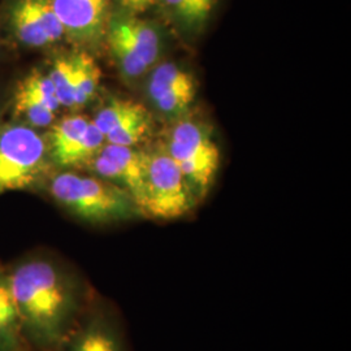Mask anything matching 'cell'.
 <instances>
[{
  "mask_svg": "<svg viewBox=\"0 0 351 351\" xmlns=\"http://www.w3.org/2000/svg\"><path fill=\"white\" fill-rule=\"evenodd\" d=\"M5 269L29 345L56 350L98 290L73 264L50 254L27 255Z\"/></svg>",
  "mask_w": 351,
  "mask_h": 351,
  "instance_id": "1",
  "label": "cell"
},
{
  "mask_svg": "<svg viewBox=\"0 0 351 351\" xmlns=\"http://www.w3.org/2000/svg\"><path fill=\"white\" fill-rule=\"evenodd\" d=\"M47 193L62 210L88 226H119L143 219L126 190L98 176L58 173L49 178Z\"/></svg>",
  "mask_w": 351,
  "mask_h": 351,
  "instance_id": "2",
  "label": "cell"
},
{
  "mask_svg": "<svg viewBox=\"0 0 351 351\" xmlns=\"http://www.w3.org/2000/svg\"><path fill=\"white\" fill-rule=\"evenodd\" d=\"M198 204L199 201L165 146L146 152L145 197L141 204L143 219L178 220L193 213Z\"/></svg>",
  "mask_w": 351,
  "mask_h": 351,
  "instance_id": "3",
  "label": "cell"
},
{
  "mask_svg": "<svg viewBox=\"0 0 351 351\" xmlns=\"http://www.w3.org/2000/svg\"><path fill=\"white\" fill-rule=\"evenodd\" d=\"M165 149L201 203L213 188L220 167V150L211 130L201 121L182 119L172 128Z\"/></svg>",
  "mask_w": 351,
  "mask_h": 351,
  "instance_id": "4",
  "label": "cell"
},
{
  "mask_svg": "<svg viewBox=\"0 0 351 351\" xmlns=\"http://www.w3.org/2000/svg\"><path fill=\"white\" fill-rule=\"evenodd\" d=\"M47 172L46 141L33 128H0V195L36 188Z\"/></svg>",
  "mask_w": 351,
  "mask_h": 351,
  "instance_id": "5",
  "label": "cell"
},
{
  "mask_svg": "<svg viewBox=\"0 0 351 351\" xmlns=\"http://www.w3.org/2000/svg\"><path fill=\"white\" fill-rule=\"evenodd\" d=\"M55 351H132L125 322L116 303L97 291Z\"/></svg>",
  "mask_w": 351,
  "mask_h": 351,
  "instance_id": "6",
  "label": "cell"
},
{
  "mask_svg": "<svg viewBox=\"0 0 351 351\" xmlns=\"http://www.w3.org/2000/svg\"><path fill=\"white\" fill-rule=\"evenodd\" d=\"M94 175L126 190L141 210L145 197L146 152L134 147L104 143L99 154L88 163Z\"/></svg>",
  "mask_w": 351,
  "mask_h": 351,
  "instance_id": "7",
  "label": "cell"
},
{
  "mask_svg": "<svg viewBox=\"0 0 351 351\" xmlns=\"http://www.w3.org/2000/svg\"><path fill=\"white\" fill-rule=\"evenodd\" d=\"M64 34L80 45H95L106 33L107 0H50Z\"/></svg>",
  "mask_w": 351,
  "mask_h": 351,
  "instance_id": "8",
  "label": "cell"
},
{
  "mask_svg": "<svg viewBox=\"0 0 351 351\" xmlns=\"http://www.w3.org/2000/svg\"><path fill=\"white\" fill-rule=\"evenodd\" d=\"M0 351H34L29 345L12 291L5 265L0 263Z\"/></svg>",
  "mask_w": 351,
  "mask_h": 351,
  "instance_id": "9",
  "label": "cell"
},
{
  "mask_svg": "<svg viewBox=\"0 0 351 351\" xmlns=\"http://www.w3.org/2000/svg\"><path fill=\"white\" fill-rule=\"evenodd\" d=\"M112 21L134 46L142 62L149 68L155 65L163 51V38L159 29L150 21L141 20L130 14L116 16Z\"/></svg>",
  "mask_w": 351,
  "mask_h": 351,
  "instance_id": "10",
  "label": "cell"
},
{
  "mask_svg": "<svg viewBox=\"0 0 351 351\" xmlns=\"http://www.w3.org/2000/svg\"><path fill=\"white\" fill-rule=\"evenodd\" d=\"M90 120L82 114H69L51 128L50 151L55 163L62 167L66 155L84 137Z\"/></svg>",
  "mask_w": 351,
  "mask_h": 351,
  "instance_id": "11",
  "label": "cell"
},
{
  "mask_svg": "<svg viewBox=\"0 0 351 351\" xmlns=\"http://www.w3.org/2000/svg\"><path fill=\"white\" fill-rule=\"evenodd\" d=\"M107 39L110 50L112 52L113 59L116 60L120 72L126 80L137 81L150 69L142 62L134 46L130 43V40L112 20L108 24Z\"/></svg>",
  "mask_w": 351,
  "mask_h": 351,
  "instance_id": "12",
  "label": "cell"
},
{
  "mask_svg": "<svg viewBox=\"0 0 351 351\" xmlns=\"http://www.w3.org/2000/svg\"><path fill=\"white\" fill-rule=\"evenodd\" d=\"M11 25L16 37L29 47H45L52 42L39 24L32 0H17L11 11Z\"/></svg>",
  "mask_w": 351,
  "mask_h": 351,
  "instance_id": "13",
  "label": "cell"
},
{
  "mask_svg": "<svg viewBox=\"0 0 351 351\" xmlns=\"http://www.w3.org/2000/svg\"><path fill=\"white\" fill-rule=\"evenodd\" d=\"M75 68V107H81L93 99L101 82V69L86 52L73 55Z\"/></svg>",
  "mask_w": 351,
  "mask_h": 351,
  "instance_id": "14",
  "label": "cell"
},
{
  "mask_svg": "<svg viewBox=\"0 0 351 351\" xmlns=\"http://www.w3.org/2000/svg\"><path fill=\"white\" fill-rule=\"evenodd\" d=\"M194 84V78L185 69L173 63H163L151 72L147 81V94L152 101L168 90Z\"/></svg>",
  "mask_w": 351,
  "mask_h": 351,
  "instance_id": "15",
  "label": "cell"
},
{
  "mask_svg": "<svg viewBox=\"0 0 351 351\" xmlns=\"http://www.w3.org/2000/svg\"><path fill=\"white\" fill-rule=\"evenodd\" d=\"M151 130V119L146 108L126 119L106 136L107 143L134 147L147 137Z\"/></svg>",
  "mask_w": 351,
  "mask_h": 351,
  "instance_id": "16",
  "label": "cell"
},
{
  "mask_svg": "<svg viewBox=\"0 0 351 351\" xmlns=\"http://www.w3.org/2000/svg\"><path fill=\"white\" fill-rule=\"evenodd\" d=\"M60 106L75 107V68L73 56L55 59L49 73Z\"/></svg>",
  "mask_w": 351,
  "mask_h": 351,
  "instance_id": "17",
  "label": "cell"
},
{
  "mask_svg": "<svg viewBox=\"0 0 351 351\" xmlns=\"http://www.w3.org/2000/svg\"><path fill=\"white\" fill-rule=\"evenodd\" d=\"M145 107L137 101L129 99H111L94 119V124L106 137L116 126L120 125L126 119L143 111Z\"/></svg>",
  "mask_w": 351,
  "mask_h": 351,
  "instance_id": "18",
  "label": "cell"
},
{
  "mask_svg": "<svg viewBox=\"0 0 351 351\" xmlns=\"http://www.w3.org/2000/svg\"><path fill=\"white\" fill-rule=\"evenodd\" d=\"M106 143V137L97 125L90 121L84 137L75 145L72 151L66 155L62 168L78 167L90 163L101 150Z\"/></svg>",
  "mask_w": 351,
  "mask_h": 351,
  "instance_id": "19",
  "label": "cell"
},
{
  "mask_svg": "<svg viewBox=\"0 0 351 351\" xmlns=\"http://www.w3.org/2000/svg\"><path fill=\"white\" fill-rule=\"evenodd\" d=\"M195 93H197V86L194 84V85L168 90L151 101L154 103V106L159 112L169 117H177V116H182L188 111L189 107L194 101Z\"/></svg>",
  "mask_w": 351,
  "mask_h": 351,
  "instance_id": "20",
  "label": "cell"
},
{
  "mask_svg": "<svg viewBox=\"0 0 351 351\" xmlns=\"http://www.w3.org/2000/svg\"><path fill=\"white\" fill-rule=\"evenodd\" d=\"M14 112L23 116L36 128H45L53 123L55 112L25 91L17 88L14 94Z\"/></svg>",
  "mask_w": 351,
  "mask_h": 351,
  "instance_id": "21",
  "label": "cell"
},
{
  "mask_svg": "<svg viewBox=\"0 0 351 351\" xmlns=\"http://www.w3.org/2000/svg\"><path fill=\"white\" fill-rule=\"evenodd\" d=\"M167 12L186 30H199L208 20L197 0H162Z\"/></svg>",
  "mask_w": 351,
  "mask_h": 351,
  "instance_id": "22",
  "label": "cell"
},
{
  "mask_svg": "<svg viewBox=\"0 0 351 351\" xmlns=\"http://www.w3.org/2000/svg\"><path fill=\"white\" fill-rule=\"evenodd\" d=\"M17 88L34 97L40 103H43L52 112H56L60 107V101L56 97L55 88L52 85L50 77L49 75L42 73L38 69L32 71L29 75H26L25 78L20 82Z\"/></svg>",
  "mask_w": 351,
  "mask_h": 351,
  "instance_id": "23",
  "label": "cell"
},
{
  "mask_svg": "<svg viewBox=\"0 0 351 351\" xmlns=\"http://www.w3.org/2000/svg\"><path fill=\"white\" fill-rule=\"evenodd\" d=\"M119 3L128 12L139 13L146 11V7L142 0H119Z\"/></svg>",
  "mask_w": 351,
  "mask_h": 351,
  "instance_id": "24",
  "label": "cell"
},
{
  "mask_svg": "<svg viewBox=\"0 0 351 351\" xmlns=\"http://www.w3.org/2000/svg\"><path fill=\"white\" fill-rule=\"evenodd\" d=\"M143 1V4H145V7H146V10H149L150 7H152L158 0H142Z\"/></svg>",
  "mask_w": 351,
  "mask_h": 351,
  "instance_id": "25",
  "label": "cell"
}]
</instances>
